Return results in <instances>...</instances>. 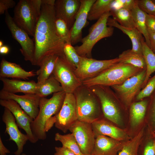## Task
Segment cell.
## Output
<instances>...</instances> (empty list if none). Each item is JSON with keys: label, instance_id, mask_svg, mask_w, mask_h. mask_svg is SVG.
<instances>
[{"label": "cell", "instance_id": "obj_21", "mask_svg": "<svg viewBox=\"0 0 155 155\" xmlns=\"http://www.w3.org/2000/svg\"><path fill=\"white\" fill-rule=\"evenodd\" d=\"M3 83L1 90L9 93L15 94L22 92L24 94H36L38 85L34 80L23 81L17 79L0 78Z\"/></svg>", "mask_w": 155, "mask_h": 155}, {"label": "cell", "instance_id": "obj_19", "mask_svg": "<svg viewBox=\"0 0 155 155\" xmlns=\"http://www.w3.org/2000/svg\"><path fill=\"white\" fill-rule=\"evenodd\" d=\"M80 4V0H55L56 16L64 20L70 29L74 23Z\"/></svg>", "mask_w": 155, "mask_h": 155}, {"label": "cell", "instance_id": "obj_24", "mask_svg": "<svg viewBox=\"0 0 155 155\" xmlns=\"http://www.w3.org/2000/svg\"><path fill=\"white\" fill-rule=\"evenodd\" d=\"M57 55H49L44 56L41 60L36 71L37 84H42L53 73L58 56Z\"/></svg>", "mask_w": 155, "mask_h": 155}, {"label": "cell", "instance_id": "obj_8", "mask_svg": "<svg viewBox=\"0 0 155 155\" xmlns=\"http://www.w3.org/2000/svg\"><path fill=\"white\" fill-rule=\"evenodd\" d=\"M146 74V69H143L122 83L110 87L127 108L142 89Z\"/></svg>", "mask_w": 155, "mask_h": 155}, {"label": "cell", "instance_id": "obj_23", "mask_svg": "<svg viewBox=\"0 0 155 155\" xmlns=\"http://www.w3.org/2000/svg\"><path fill=\"white\" fill-rule=\"evenodd\" d=\"M107 25L118 29L127 35L132 43L131 50L135 53L143 55L142 41L144 38L136 28H129L122 26L110 17L108 19Z\"/></svg>", "mask_w": 155, "mask_h": 155}, {"label": "cell", "instance_id": "obj_16", "mask_svg": "<svg viewBox=\"0 0 155 155\" xmlns=\"http://www.w3.org/2000/svg\"><path fill=\"white\" fill-rule=\"evenodd\" d=\"M40 98L36 94H24L23 95H18L2 90L0 91V99H11L15 101L33 120L38 114Z\"/></svg>", "mask_w": 155, "mask_h": 155}, {"label": "cell", "instance_id": "obj_46", "mask_svg": "<svg viewBox=\"0 0 155 155\" xmlns=\"http://www.w3.org/2000/svg\"><path fill=\"white\" fill-rule=\"evenodd\" d=\"M10 153V151L4 146L1 137H0V155H7Z\"/></svg>", "mask_w": 155, "mask_h": 155}, {"label": "cell", "instance_id": "obj_15", "mask_svg": "<svg viewBox=\"0 0 155 155\" xmlns=\"http://www.w3.org/2000/svg\"><path fill=\"white\" fill-rule=\"evenodd\" d=\"M2 120L5 125V133L9 136V140L14 142L17 145V150L14 152V155H21L24 146L28 141V136L20 131L14 116L7 108H4Z\"/></svg>", "mask_w": 155, "mask_h": 155}, {"label": "cell", "instance_id": "obj_25", "mask_svg": "<svg viewBox=\"0 0 155 155\" xmlns=\"http://www.w3.org/2000/svg\"><path fill=\"white\" fill-rule=\"evenodd\" d=\"M149 97L134 102L130 105L129 109V117L131 125L135 127L143 120L146 114Z\"/></svg>", "mask_w": 155, "mask_h": 155}, {"label": "cell", "instance_id": "obj_20", "mask_svg": "<svg viewBox=\"0 0 155 155\" xmlns=\"http://www.w3.org/2000/svg\"><path fill=\"white\" fill-rule=\"evenodd\" d=\"M125 142L103 135L96 138L92 155H118Z\"/></svg>", "mask_w": 155, "mask_h": 155}, {"label": "cell", "instance_id": "obj_51", "mask_svg": "<svg viewBox=\"0 0 155 155\" xmlns=\"http://www.w3.org/2000/svg\"><path fill=\"white\" fill-rule=\"evenodd\" d=\"M21 155H26V154L25 153H22Z\"/></svg>", "mask_w": 155, "mask_h": 155}, {"label": "cell", "instance_id": "obj_33", "mask_svg": "<svg viewBox=\"0 0 155 155\" xmlns=\"http://www.w3.org/2000/svg\"><path fill=\"white\" fill-rule=\"evenodd\" d=\"M55 140L56 141L60 142L62 146L68 149L76 155H84L72 133L62 135L56 133L55 135Z\"/></svg>", "mask_w": 155, "mask_h": 155}, {"label": "cell", "instance_id": "obj_47", "mask_svg": "<svg viewBox=\"0 0 155 155\" xmlns=\"http://www.w3.org/2000/svg\"><path fill=\"white\" fill-rule=\"evenodd\" d=\"M9 51V47L6 45H3L0 47V53L1 54H7Z\"/></svg>", "mask_w": 155, "mask_h": 155}, {"label": "cell", "instance_id": "obj_13", "mask_svg": "<svg viewBox=\"0 0 155 155\" xmlns=\"http://www.w3.org/2000/svg\"><path fill=\"white\" fill-rule=\"evenodd\" d=\"M54 118L55 127L64 133L69 130L78 120L76 100L73 93H66L61 108Z\"/></svg>", "mask_w": 155, "mask_h": 155}, {"label": "cell", "instance_id": "obj_32", "mask_svg": "<svg viewBox=\"0 0 155 155\" xmlns=\"http://www.w3.org/2000/svg\"><path fill=\"white\" fill-rule=\"evenodd\" d=\"M113 19L120 25L126 27L136 28L131 10L124 8L111 10Z\"/></svg>", "mask_w": 155, "mask_h": 155}, {"label": "cell", "instance_id": "obj_49", "mask_svg": "<svg viewBox=\"0 0 155 155\" xmlns=\"http://www.w3.org/2000/svg\"><path fill=\"white\" fill-rule=\"evenodd\" d=\"M152 136L154 137L155 138V133H151Z\"/></svg>", "mask_w": 155, "mask_h": 155}, {"label": "cell", "instance_id": "obj_1", "mask_svg": "<svg viewBox=\"0 0 155 155\" xmlns=\"http://www.w3.org/2000/svg\"><path fill=\"white\" fill-rule=\"evenodd\" d=\"M55 4L45 3L42 5L34 36L35 49L33 65L38 66L47 55H64L65 42L58 34L55 26Z\"/></svg>", "mask_w": 155, "mask_h": 155}, {"label": "cell", "instance_id": "obj_27", "mask_svg": "<svg viewBox=\"0 0 155 155\" xmlns=\"http://www.w3.org/2000/svg\"><path fill=\"white\" fill-rule=\"evenodd\" d=\"M37 85L36 94L40 98L46 97L52 93L63 91L61 84L53 74L42 84Z\"/></svg>", "mask_w": 155, "mask_h": 155}, {"label": "cell", "instance_id": "obj_12", "mask_svg": "<svg viewBox=\"0 0 155 155\" xmlns=\"http://www.w3.org/2000/svg\"><path fill=\"white\" fill-rule=\"evenodd\" d=\"M69 130L73 135L84 155H92L96 140L91 123L77 120Z\"/></svg>", "mask_w": 155, "mask_h": 155}, {"label": "cell", "instance_id": "obj_7", "mask_svg": "<svg viewBox=\"0 0 155 155\" xmlns=\"http://www.w3.org/2000/svg\"><path fill=\"white\" fill-rule=\"evenodd\" d=\"M110 16V11L104 14L90 28L88 34L81 40L82 44L74 47L79 56L92 58V50L97 42L102 38L112 35L114 28L107 25Z\"/></svg>", "mask_w": 155, "mask_h": 155}, {"label": "cell", "instance_id": "obj_6", "mask_svg": "<svg viewBox=\"0 0 155 155\" xmlns=\"http://www.w3.org/2000/svg\"><path fill=\"white\" fill-rule=\"evenodd\" d=\"M98 98L104 118L116 125L121 123L124 105L110 87L95 85L90 87Z\"/></svg>", "mask_w": 155, "mask_h": 155}, {"label": "cell", "instance_id": "obj_9", "mask_svg": "<svg viewBox=\"0 0 155 155\" xmlns=\"http://www.w3.org/2000/svg\"><path fill=\"white\" fill-rule=\"evenodd\" d=\"M75 69L67 61L64 55L58 56L52 74L66 93H73L82 85L75 74Z\"/></svg>", "mask_w": 155, "mask_h": 155}, {"label": "cell", "instance_id": "obj_28", "mask_svg": "<svg viewBox=\"0 0 155 155\" xmlns=\"http://www.w3.org/2000/svg\"><path fill=\"white\" fill-rule=\"evenodd\" d=\"M118 58L120 60L119 63L130 64L142 69H146L143 55L135 53L131 49L123 51Z\"/></svg>", "mask_w": 155, "mask_h": 155}, {"label": "cell", "instance_id": "obj_26", "mask_svg": "<svg viewBox=\"0 0 155 155\" xmlns=\"http://www.w3.org/2000/svg\"><path fill=\"white\" fill-rule=\"evenodd\" d=\"M131 11L136 28L144 36L146 43L150 48V43L146 24V13L139 8L137 2Z\"/></svg>", "mask_w": 155, "mask_h": 155}, {"label": "cell", "instance_id": "obj_37", "mask_svg": "<svg viewBox=\"0 0 155 155\" xmlns=\"http://www.w3.org/2000/svg\"><path fill=\"white\" fill-rule=\"evenodd\" d=\"M155 90V74L150 78L144 87L140 91L135 98L134 102L149 98Z\"/></svg>", "mask_w": 155, "mask_h": 155}, {"label": "cell", "instance_id": "obj_11", "mask_svg": "<svg viewBox=\"0 0 155 155\" xmlns=\"http://www.w3.org/2000/svg\"><path fill=\"white\" fill-rule=\"evenodd\" d=\"M5 14V22L13 38L20 45L21 48L20 51L24 60L29 61L32 64L35 49L34 39L30 38L25 31L16 24L8 10Z\"/></svg>", "mask_w": 155, "mask_h": 155}, {"label": "cell", "instance_id": "obj_17", "mask_svg": "<svg viewBox=\"0 0 155 155\" xmlns=\"http://www.w3.org/2000/svg\"><path fill=\"white\" fill-rule=\"evenodd\" d=\"M96 0H80L81 4L74 23L70 29L71 43L73 45L81 42L82 30L87 24L90 10Z\"/></svg>", "mask_w": 155, "mask_h": 155}, {"label": "cell", "instance_id": "obj_30", "mask_svg": "<svg viewBox=\"0 0 155 155\" xmlns=\"http://www.w3.org/2000/svg\"><path fill=\"white\" fill-rule=\"evenodd\" d=\"M142 43L143 55L146 66V76L142 86V89L146 84L150 75L155 72V53L148 46L144 38L143 39Z\"/></svg>", "mask_w": 155, "mask_h": 155}, {"label": "cell", "instance_id": "obj_45", "mask_svg": "<svg viewBox=\"0 0 155 155\" xmlns=\"http://www.w3.org/2000/svg\"><path fill=\"white\" fill-rule=\"evenodd\" d=\"M123 8L120 0H114L111 5V10H117Z\"/></svg>", "mask_w": 155, "mask_h": 155}, {"label": "cell", "instance_id": "obj_34", "mask_svg": "<svg viewBox=\"0 0 155 155\" xmlns=\"http://www.w3.org/2000/svg\"><path fill=\"white\" fill-rule=\"evenodd\" d=\"M63 52L67 61L76 69L79 63L80 56L78 54L74 47L71 43L65 42Z\"/></svg>", "mask_w": 155, "mask_h": 155}, {"label": "cell", "instance_id": "obj_5", "mask_svg": "<svg viewBox=\"0 0 155 155\" xmlns=\"http://www.w3.org/2000/svg\"><path fill=\"white\" fill-rule=\"evenodd\" d=\"M143 70L130 64L119 63L96 77L83 82L82 84L89 87L97 85L111 87L122 83Z\"/></svg>", "mask_w": 155, "mask_h": 155}, {"label": "cell", "instance_id": "obj_14", "mask_svg": "<svg viewBox=\"0 0 155 155\" xmlns=\"http://www.w3.org/2000/svg\"><path fill=\"white\" fill-rule=\"evenodd\" d=\"M0 105L8 109L14 116L18 127L24 130L32 143H36L38 140L34 135L31 128L33 119L30 117L15 101L11 99H0Z\"/></svg>", "mask_w": 155, "mask_h": 155}, {"label": "cell", "instance_id": "obj_35", "mask_svg": "<svg viewBox=\"0 0 155 155\" xmlns=\"http://www.w3.org/2000/svg\"><path fill=\"white\" fill-rule=\"evenodd\" d=\"M55 24L57 31L60 37L65 42L71 43L70 29L65 22L56 16Z\"/></svg>", "mask_w": 155, "mask_h": 155}, {"label": "cell", "instance_id": "obj_4", "mask_svg": "<svg viewBox=\"0 0 155 155\" xmlns=\"http://www.w3.org/2000/svg\"><path fill=\"white\" fill-rule=\"evenodd\" d=\"M42 4V0H20L14 7V22L32 36L34 35Z\"/></svg>", "mask_w": 155, "mask_h": 155}, {"label": "cell", "instance_id": "obj_31", "mask_svg": "<svg viewBox=\"0 0 155 155\" xmlns=\"http://www.w3.org/2000/svg\"><path fill=\"white\" fill-rule=\"evenodd\" d=\"M114 0H96L89 12L88 19L98 20L105 13L110 11L111 5Z\"/></svg>", "mask_w": 155, "mask_h": 155}, {"label": "cell", "instance_id": "obj_10", "mask_svg": "<svg viewBox=\"0 0 155 155\" xmlns=\"http://www.w3.org/2000/svg\"><path fill=\"white\" fill-rule=\"evenodd\" d=\"M119 62L118 57L108 60H97L80 56L79 63L75 70V73L82 82L96 77L108 68Z\"/></svg>", "mask_w": 155, "mask_h": 155}, {"label": "cell", "instance_id": "obj_42", "mask_svg": "<svg viewBox=\"0 0 155 155\" xmlns=\"http://www.w3.org/2000/svg\"><path fill=\"white\" fill-rule=\"evenodd\" d=\"M54 155H76L73 152L63 146L55 147Z\"/></svg>", "mask_w": 155, "mask_h": 155}, {"label": "cell", "instance_id": "obj_36", "mask_svg": "<svg viewBox=\"0 0 155 155\" xmlns=\"http://www.w3.org/2000/svg\"><path fill=\"white\" fill-rule=\"evenodd\" d=\"M147 114L150 131L152 133L155 129V90L149 97Z\"/></svg>", "mask_w": 155, "mask_h": 155}, {"label": "cell", "instance_id": "obj_3", "mask_svg": "<svg viewBox=\"0 0 155 155\" xmlns=\"http://www.w3.org/2000/svg\"><path fill=\"white\" fill-rule=\"evenodd\" d=\"M73 94L78 120L92 123L104 117L100 100L90 87L82 84Z\"/></svg>", "mask_w": 155, "mask_h": 155}, {"label": "cell", "instance_id": "obj_48", "mask_svg": "<svg viewBox=\"0 0 155 155\" xmlns=\"http://www.w3.org/2000/svg\"><path fill=\"white\" fill-rule=\"evenodd\" d=\"M3 42L1 40H0V47L3 46Z\"/></svg>", "mask_w": 155, "mask_h": 155}, {"label": "cell", "instance_id": "obj_52", "mask_svg": "<svg viewBox=\"0 0 155 155\" xmlns=\"http://www.w3.org/2000/svg\"><path fill=\"white\" fill-rule=\"evenodd\" d=\"M155 133V129L154 130V131L152 132L151 133Z\"/></svg>", "mask_w": 155, "mask_h": 155}, {"label": "cell", "instance_id": "obj_2", "mask_svg": "<svg viewBox=\"0 0 155 155\" xmlns=\"http://www.w3.org/2000/svg\"><path fill=\"white\" fill-rule=\"evenodd\" d=\"M65 94L63 91L53 93L50 98H41L38 114L31 124L33 134L38 140L46 139V133L55 124L54 117L60 111Z\"/></svg>", "mask_w": 155, "mask_h": 155}, {"label": "cell", "instance_id": "obj_41", "mask_svg": "<svg viewBox=\"0 0 155 155\" xmlns=\"http://www.w3.org/2000/svg\"><path fill=\"white\" fill-rule=\"evenodd\" d=\"M146 24L147 28L155 33V17L146 13Z\"/></svg>", "mask_w": 155, "mask_h": 155}, {"label": "cell", "instance_id": "obj_39", "mask_svg": "<svg viewBox=\"0 0 155 155\" xmlns=\"http://www.w3.org/2000/svg\"><path fill=\"white\" fill-rule=\"evenodd\" d=\"M16 5V2L13 0H0V14L5 13L8 9L15 7Z\"/></svg>", "mask_w": 155, "mask_h": 155}, {"label": "cell", "instance_id": "obj_18", "mask_svg": "<svg viewBox=\"0 0 155 155\" xmlns=\"http://www.w3.org/2000/svg\"><path fill=\"white\" fill-rule=\"evenodd\" d=\"M91 124L96 138L99 135H103L122 142L129 138L125 131L104 117Z\"/></svg>", "mask_w": 155, "mask_h": 155}, {"label": "cell", "instance_id": "obj_38", "mask_svg": "<svg viewBox=\"0 0 155 155\" xmlns=\"http://www.w3.org/2000/svg\"><path fill=\"white\" fill-rule=\"evenodd\" d=\"M139 8L147 14L155 17V0H136Z\"/></svg>", "mask_w": 155, "mask_h": 155}, {"label": "cell", "instance_id": "obj_43", "mask_svg": "<svg viewBox=\"0 0 155 155\" xmlns=\"http://www.w3.org/2000/svg\"><path fill=\"white\" fill-rule=\"evenodd\" d=\"M123 8L131 10L136 3V0H120Z\"/></svg>", "mask_w": 155, "mask_h": 155}, {"label": "cell", "instance_id": "obj_50", "mask_svg": "<svg viewBox=\"0 0 155 155\" xmlns=\"http://www.w3.org/2000/svg\"><path fill=\"white\" fill-rule=\"evenodd\" d=\"M154 138V143L155 150V138Z\"/></svg>", "mask_w": 155, "mask_h": 155}, {"label": "cell", "instance_id": "obj_22", "mask_svg": "<svg viewBox=\"0 0 155 155\" xmlns=\"http://www.w3.org/2000/svg\"><path fill=\"white\" fill-rule=\"evenodd\" d=\"M36 75L34 70L27 71L20 65L3 58L0 65V78L28 80Z\"/></svg>", "mask_w": 155, "mask_h": 155}, {"label": "cell", "instance_id": "obj_29", "mask_svg": "<svg viewBox=\"0 0 155 155\" xmlns=\"http://www.w3.org/2000/svg\"><path fill=\"white\" fill-rule=\"evenodd\" d=\"M144 132V129H142L133 138L125 142L118 155H138Z\"/></svg>", "mask_w": 155, "mask_h": 155}, {"label": "cell", "instance_id": "obj_44", "mask_svg": "<svg viewBox=\"0 0 155 155\" xmlns=\"http://www.w3.org/2000/svg\"><path fill=\"white\" fill-rule=\"evenodd\" d=\"M150 43V49L155 53V33L147 28Z\"/></svg>", "mask_w": 155, "mask_h": 155}, {"label": "cell", "instance_id": "obj_40", "mask_svg": "<svg viewBox=\"0 0 155 155\" xmlns=\"http://www.w3.org/2000/svg\"><path fill=\"white\" fill-rule=\"evenodd\" d=\"M153 139L149 141L144 148L142 155H155V150Z\"/></svg>", "mask_w": 155, "mask_h": 155}]
</instances>
